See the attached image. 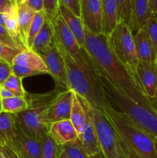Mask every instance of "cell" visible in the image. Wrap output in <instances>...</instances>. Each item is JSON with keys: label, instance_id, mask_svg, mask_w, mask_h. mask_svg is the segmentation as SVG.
<instances>
[{"label": "cell", "instance_id": "ba28073f", "mask_svg": "<svg viewBox=\"0 0 157 158\" xmlns=\"http://www.w3.org/2000/svg\"><path fill=\"white\" fill-rule=\"evenodd\" d=\"M51 21L54 30L53 42L55 45L67 52L77 63L81 65L86 64V56L84 48L80 47L61 14L58 12Z\"/></svg>", "mask_w": 157, "mask_h": 158}, {"label": "cell", "instance_id": "f546056e", "mask_svg": "<svg viewBox=\"0 0 157 158\" xmlns=\"http://www.w3.org/2000/svg\"><path fill=\"white\" fill-rule=\"evenodd\" d=\"M42 158H58L61 151L60 146L56 144L49 134L42 138Z\"/></svg>", "mask_w": 157, "mask_h": 158}, {"label": "cell", "instance_id": "4fadbf2b", "mask_svg": "<svg viewBox=\"0 0 157 158\" xmlns=\"http://www.w3.org/2000/svg\"><path fill=\"white\" fill-rule=\"evenodd\" d=\"M72 93V89H66L59 93L48 110L47 120L49 124L70 119Z\"/></svg>", "mask_w": 157, "mask_h": 158}, {"label": "cell", "instance_id": "8d00e7d4", "mask_svg": "<svg viewBox=\"0 0 157 158\" xmlns=\"http://www.w3.org/2000/svg\"><path fill=\"white\" fill-rule=\"evenodd\" d=\"M58 3L81 18V0H58Z\"/></svg>", "mask_w": 157, "mask_h": 158}, {"label": "cell", "instance_id": "9c48e42d", "mask_svg": "<svg viewBox=\"0 0 157 158\" xmlns=\"http://www.w3.org/2000/svg\"><path fill=\"white\" fill-rule=\"evenodd\" d=\"M39 54L46 65L49 74L55 80L57 86L70 89L66 75V63L62 54L54 42L45 51Z\"/></svg>", "mask_w": 157, "mask_h": 158}, {"label": "cell", "instance_id": "3957f363", "mask_svg": "<svg viewBox=\"0 0 157 158\" xmlns=\"http://www.w3.org/2000/svg\"><path fill=\"white\" fill-rule=\"evenodd\" d=\"M66 63V75L69 89L84 99L92 108L104 114L109 106L107 100L86 52V63L81 65L77 63L66 52L58 46Z\"/></svg>", "mask_w": 157, "mask_h": 158}, {"label": "cell", "instance_id": "484cf974", "mask_svg": "<svg viewBox=\"0 0 157 158\" xmlns=\"http://www.w3.org/2000/svg\"><path fill=\"white\" fill-rule=\"evenodd\" d=\"M2 112L15 114L26 110L28 106L26 97H12L10 98L2 99Z\"/></svg>", "mask_w": 157, "mask_h": 158}, {"label": "cell", "instance_id": "f1b7e54d", "mask_svg": "<svg viewBox=\"0 0 157 158\" xmlns=\"http://www.w3.org/2000/svg\"><path fill=\"white\" fill-rule=\"evenodd\" d=\"M118 12V22L130 26L132 15V0H115Z\"/></svg>", "mask_w": 157, "mask_h": 158}, {"label": "cell", "instance_id": "5b68a950", "mask_svg": "<svg viewBox=\"0 0 157 158\" xmlns=\"http://www.w3.org/2000/svg\"><path fill=\"white\" fill-rule=\"evenodd\" d=\"M60 92L58 86L45 94L26 92L25 97L28 103L27 108L14 114L20 131L29 137L42 140L48 134L50 127L47 120L48 110Z\"/></svg>", "mask_w": 157, "mask_h": 158}, {"label": "cell", "instance_id": "60d3db41", "mask_svg": "<svg viewBox=\"0 0 157 158\" xmlns=\"http://www.w3.org/2000/svg\"><path fill=\"white\" fill-rule=\"evenodd\" d=\"M15 4H16L15 0H0V12H8Z\"/></svg>", "mask_w": 157, "mask_h": 158}, {"label": "cell", "instance_id": "4316f807", "mask_svg": "<svg viewBox=\"0 0 157 158\" xmlns=\"http://www.w3.org/2000/svg\"><path fill=\"white\" fill-rule=\"evenodd\" d=\"M46 19V15L44 11L35 12L34 15L33 19H32V23H31L30 28L29 30V34H28L27 38V48L31 49L34 40L38 35L39 31L42 28L43 24L45 23V20Z\"/></svg>", "mask_w": 157, "mask_h": 158}, {"label": "cell", "instance_id": "d590c367", "mask_svg": "<svg viewBox=\"0 0 157 158\" xmlns=\"http://www.w3.org/2000/svg\"><path fill=\"white\" fill-rule=\"evenodd\" d=\"M21 51L15 50L0 43V61H4L12 65L15 56Z\"/></svg>", "mask_w": 157, "mask_h": 158}, {"label": "cell", "instance_id": "836d02e7", "mask_svg": "<svg viewBox=\"0 0 157 158\" xmlns=\"http://www.w3.org/2000/svg\"><path fill=\"white\" fill-rule=\"evenodd\" d=\"M43 11L46 16L52 20L59 12L58 0H43Z\"/></svg>", "mask_w": 157, "mask_h": 158}, {"label": "cell", "instance_id": "f35d334b", "mask_svg": "<svg viewBox=\"0 0 157 158\" xmlns=\"http://www.w3.org/2000/svg\"><path fill=\"white\" fill-rule=\"evenodd\" d=\"M0 153L4 158H22L13 148L8 144L0 145Z\"/></svg>", "mask_w": 157, "mask_h": 158}, {"label": "cell", "instance_id": "8992f818", "mask_svg": "<svg viewBox=\"0 0 157 158\" xmlns=\"http://www.w3.org/2000/svg\"><path fill=\"white\" fill-rule=\"evenodd\" d=\"M107 40L112 52L126 68L129 75L137 84L135 73L139 59L130 28L125 23H118L113 31L107 36Z\"/></svg>", "mask_w": 157, "mask_h": 158}, {"label": "cell", "instance_id": "7c38bea8", "mask_svg": "<svg viewBox=\"0 0 157 158\" xmlns=\"http://www.w3.org/2000/svg\"><path fill=\"white\" fill-rule=\"evenodd\" d=\"M9 146L22 158H42V140L26 135L18 127L16 138Z\"/></svg>", "mask_w": 157, "mask_h": 158}, {"label": "cell", "instance_id": "f907efd6", "mask_svg": "<svg viewBox=\"0 0 157 158\" xmlns=\"http://www.w3.org/2000/svg\"><path fill=\"white\" fill-rule=\"evenodd\" d=\"M124 158H133V157H131V156H129V154H126V153H124Z\"/></svg>", "mask_w": 157, "mask_h": 158}, {"label": "cell", "instance_id": "ffe728a7", "mask_svg": "<svg viewBox=\"0 0 157 158\" xmlns=\"http://www.w3.org/2000/svg\"><path fill=\"white\" fill-rule=\"evenodd\" d=\"M102 33L108 36L118 24L115 0H102Z\"/></svg>", "mask_w": 157, "mask_h": 158}, {"label": "cell", "instance_id": "83f0119b", "mask_svg": "<svg viewBox=\"0 0 157 158\" xmlns=\"http://www.w3.org/2000/svg\"><path fill=\"white\" fill-rule=\"evenodd\" d=\"M2 85L9 89L13 94L14 97H25L26 96V91L23 88L22 79L15 76L12 73Z\"/></svg>", "mask_w": 157, "mask_h": 158}, {"label": "cell", "instance_id": "52a82bcc", "mask_svg": "<svg viewBox=\"0 0 157 158\" xmlns=\"http://www.w3.org/2000/svg\"><path fill=\"white\" fill-rule=\"evenodd\" d=\"M90 112L101 151L105 158H124L119 139L105 114L91 106Z\"/></svg>", "mask_w": 157, "mask_h": 158}, {"label": "cell", "instance_id": "7402d4cb", "mask_svg": "<svg viewBox=\"0 0 157 158\" xmlns=\"http://www.w3.org/2000/svg\"><path fill=\"white\" fill-rule=\"evenodd\" d=\"M18 134L15 117L14 114L8 113L0 114V145L11 144Z\"/></svg>", "mask_w": 157, "mask_h": 158}, {"label": "cell", "instance_id": "d4e9b609", "mask_svg": "<svg viewBox=\"0 0 157 158\" xmlns=\"http://www.w3.org/2000/svg\"><path fill=\"white\" fill-rule=\"evenodd\" d=\"M17 8H18V26H19L20 35H21L23 44L27 48L28 34H29V28H30L32 19H33L35 12L31 9H29L23 2L17 5Z\"/></svg>", "mask_w": 157, "mask_h": 158}, {"label": "cell", "instance_id": "4dcf8cb0", "mask_svg": "<svg viewBox=\"0 0 157 158\" xmlns=\"http://www.w3.org/2000/svg\"><path fill=\"white\" fill-rule=\"evenodd\" d=\"M60 148L70 158H105L102 151L99 154L93 156L87 155L79 143H69V144L60 146Z\"/></svg>", "mask_w": 157, "mask_h": 158}, {"label": "cell", "instance_id": "f6af8a7d", "mask_svg": "<svg viewBox=\"0 0 157 158\" xmlns=\"http://www.w3.org/2000/svg\"><path fill=\"white\" fill-rule=\"evenodd\" d=\"M58 158H70V157H69V156L66 154V153L65 152V151H63V150L61 148V151H60L59 154H58Z\"/></svg>", "mask_w": 157, "mask_h": 158}, {"label": "cell", "instance_id": "681fc988", "mask_svg": "<svg viewBox=\"0 0 157 158\" xmlns=\"http://www.w3.org/2000/svg\"><path fill=\"white\" fill-rule=\"evenodd\" d=\"M24 1H25V0H15V3H16L17 5L20 4V3H22V2H23Z\"/></svg>", "mask_w": 157, "mask_h": 158}, {"label": "cell", "instance_id": "ab89813d", "mask_svg": "<svg viewBox=\"0 0 157 158\" xmlns=\"http://www.w3.org/2000/svg\"><path fill=\"white\" fill-rule=\"evenodd\" d=\"M23 3L35 12L43 11V0H25Z\"/></svg>", "mask_w": 157, "mask_h": 158}, {"label": "cell", "instance_id": "277c9868", "mask_svg": "<svg viewBox=\"0 0 157 158\" xmlns=\"http://www.w3.org/2000/svg\"><path fill=\"white\" fill-rule=\"evenodd\" d=\"M93 69L109 106L124 113L137 126L157 137V114L152 106L139 104L121 92L103 74Z\"/></svg>", "mask_w": 157, "mask_h": 158}, {"label": "cell", "instance_id": "44dd1931", "mask_svg": "<svg viewBox=\"0 0 157 158\" xmlns=\"http://www.w3.org/2000/svg\"><path fill=\"white\" fill-rule=\"evenodd\" d=\"M59 13L61 14L69 29L76 39L80 47L84 48L86 35H85V26L82 19L76 16L71 11L62 6H59Z\"/></svg>", "mask_w": 157, "mask_h": 158}, {"label": "cell", "instance_id": "ac0fdd59", "mask_svg": "<svg viewBox=\"0 0 157 158\" xmlns=\"http://www.w3.org/2000/svg\"><path fill=\"white\" fill-rule=\"evenodd\" d=\"M89 106L90 105L84 99L79 97L75 92L72 93V106L69 120L74 125L78 134L81 132L83 127L86 124L89 115Z\"/></svg>", "mask_w": 157, "mask_h": 158}, {"label": "cell", "instance_id": "7a4b0ae2", "mask_svg": "<svg viewBox=\"0 0 157 158\" xmlns=\"http://www.w3.org/2000/svg\"><path fill=\"white\" fill-rule=\"evenodd\" d=\"M104 114L119 139L123 152L133 158H157L154 136L137 126L124 113L109 105Z\"/></svg>", "mask_w": 157, "mask_h": 158}, {"label": "cell", "instance_id": "c3c4849f", "mask_svg": "<svg viewBox=\"0 0 157 158\" xmlns=\"http://www.w3.org/2000/svg\"><path fill=\"white\" fill-rule=\"evenodd\" d=\"M2 113V98L0 97V114Z\"/></svg>", "mask_w": 157, "mask_h": 158}, {"label": "cell", "instance_id": "d6986e66", "mask_svg": "<svg viewBox=\"0 0 157 158\" xmlns=\"http://www.w3.org/2000/svg\"><path fill=\"white\" fill-rule=\"evenodd\" d=\"M12 65L25 66L41 71L43 74H49L46 65L41 56L32 49H26L18 52L12 61Z\"/></svg>", "mask_w": 157, "mask_h": 158}, {"label": "cell", "instance_id": "e575fe53", "mask_svg": "<svg viewBox=\"0 0 157 158\" xmlns=\"http://www.w3.org/2000/svg\"><path fill=\"white\" fill-rule=\"evenodd\" d=\"M12 73H14L15 76L21 79L27 77H31V76L43 74V73H42L39 70H37V69L18 66V65H12Z\"/></svg>", "mask_w": 157, "mask_h": 158}, {"label": "cell", "instance_id": "5bb4252c", "mask_svg": "<svg viewBox=\"0 0 157 158\" xmlns=\"http://www.w3.org/2000/svg\"><path fill=\"white\" fill-rule=\"evenodd\" d=\"M58 146L79 143L78 134L70 120H63L52 123L48 132Z\"/></svg>", "mask_w": 157, "mask_h": 158}, {"label": "cell", "instance_id": "bcb514c9", "mask_svg": "<svg viewBox=\"0 0 157 158\" xmlns=\"http://www.w3.org/2000/svg\"><path fill=\"white\" fill-rule=\"evenodd\" d=\"M0 25L5 26V20H4V13L0 12Z\"/></svg>", "mask_w": 157, "mask_h": 158}, {"label": "cell", "instance_id": "8fae6325", "mask_svg": "<svg viewBox=\"0 0 157 158\" xmlns=\"http://www.w3.org/2000/svg\"><path fill=\"white\" fill-rule=\"evenodd\" d=\"M102 0H81V19L92 33H102Z\"/></svg>", "mask_w": 157, "mask_h": 158}, {"label": "cell", "instance_id": "f5cc1de1", "mask_svg": "<svg viewBox=\"0 0 157 158\" xmlns=\"http://www.w3.org/2000/svg\"><path fill=\"white\" fill-rule=\"evenodd\" d=\"M0 86H2V84H1V83H0Z\"/></svg>", "mask_w": 157, "mask_h": 158}, {"label": "cell", "instance_id": "7bdbcfd3", "mask_svg": "<svg viewBox=\"0 0 157 158\" xmlns=\"http://www.w3.org/2000/svg\"><path fill=\"white\" fill-rule=\"evenodd\" d=\"M149 103H150V105H151V106H152V109H153L154 111H155V112L157 114V93H156V95H155V97H154V98L149 100Z\"/></svg>", "mask_w": 157, "mask_h": 158}, {"label": "cell", "instance_id": "e0dca14e", "mask_svg": "<svg viewBox=\"0 0 157 158\" xmlns=\"http://www.w3.org/2000/svg\"><path fill=\"white\" fill-rule=\"evenodd\" d=\"M152 15L149 0H132V15L129 28L132 35L146 27L147 21Z\"/></svg>", "mask_w": 157, "mask_h": 158}, {"label": "cell", "instance_id": "2e32d148", "mask_svg": "<svg viewBox=\"0 0 157 158\" xmlns=\"http://www.w3.org/2000/svg\"><path fill=\"white\" fill-rule=\"evenodd\" d=\"M78 138L79 145L87 155L93 156L101 152L99 142L91 116L90 106L87 120L82 131L78 134Z\"/></svg>", "mask_w": 157, "mask_h": 158}, {"label": "cell", "instance_id": "816d5d0a", "mask_svg": "<svg viewBox=\"0 0 157 158\" xmlns=\"http://www.w3.org/2000/svg\"><path fill=\"white\" fill-rule=\"evenodd\" d=\"M0 158H4V157H3L2 154L1 153H0Z\"/></svg>", "mask_w": 157, "mask_h": 158}, {"label": "cell", "instance_id": "cb8c5ba5", "mask_svg": "<svg viewBox=\"0 0 157 158\" xmlns=\"http://www.w3.org/2000/svg\"><path fill=\"white\" fill-rule=\"evenodd\" d=\"M5 27L9 32L15 43L24 50L27 49L22 41L21 35L19 32V26H18V8L17 4H15L8 12L4 13Z\"/></svg>", "mask_w": 157, "mask_h": 158}, {"label": "cell", "instance_id": "6da1fadb", "mask_svg": "<svg viewBox=\"0 0 157 158\" xmlns=\"http://www.w3.org/2000/svg\"><path fill=\"white\" fill-rule=\"evenodd\" d=\"M85 46L92 67L107 77L125 95L143 106H151L126 68L111 50L104 34H95L85 27Z\"/></svg>", "mask_w": 157, "mask_h": 158}, {"label": "cell", "instance_id": "ee69618b", "mask_svg": "<svg viewBox=\"0 0 157 158\" xmlns=\"http://www.w3.org/2000/svg\"><path fill=\"white\" fill-rule=\"evenodd\" d=\"M152 13L157 15V0H149Z\"/></svg>", "mask_w": 157, "mask_h": 158}, {"label": "cell", "instance_id": "1f68e13d", "mask_svg": "<svg viewBox=\"0 0 157 158\" xmlns=\"http://www.w3.org/2000/svg\"><path fill=\"white\" fill-rule=\"evenodd\" d=\"M146 29L149 33L157 54V15L152 13L146 23Z\"/></svg>", "mask_w": 157, "mask_h": 158}, {"label": "cell", "instance_id": "b9f144b4", "mask_svg": "<svg viewBox=\"0 0 157 158\" xmlns=\"http://www.w3.org/2000/svg\"><path fill=\"white\" fill-rule=\"evenodd\" d=\"M14 97L13 94L9 90V89H6V87L2 85L0 86V97L2 99H6V98H10V97Z\"/></svg>", "mask_w": 157, "mask_h": 158}, {"label": "cell", "instance_id": "603a6c76", "mask_svg": "<svg viewBox=\"0 0 157 158\" xmlns=\"http://www.w3.org/2000/svg\"><path fill=\"white\" fill-rule=\"evenodd\" d=\"M53 35L54 30L52 21L46 16L42 28L34 40L31 49L37 53L45 51L53 42Z\"/></svg>", "mask_w": 157, "mask_h": 158}, {"label": "cell", "instance_id": "74e56055", "mask_svg": "<svg viewBox=\"0 0 157 158\" xmlns=\"http://www.w3.org/2000/svg\"><path fill=\"white\" fill-rule=\"evenodd\" d=\"M12 73V64L4 61H0V83L2 84Z\"/></svg>", "mask_w": 157, "mask_h": 158}, {"label": "cell", "instance_id": "9a60e30c", "mask_svg": "<svg viewBox=\"0 0 157 158\" xmlns=\"http://www.w3.org/2000/svg\"><path fill=\"white\" fill-rule=\"evenodd\" d=\"M133 38L139 61L145 64L156 63L157 54L146 27L135 32Z\"/></svg>", "mask_w": 157, "mask_h": 158}, {"label": "cell", "instance_id": "30bf717a", "mask_svg": "<svg viewBox=\"0 0 157 158\" xmlns=\"http://www.w3.org/2000/svg\"><path fill=\"white\" fill-rule=\"evenodd\" d=\"M135 80L145 97L149 100L154 98L157 93V63L145 64L139 61Z\"/></svg>", "mask_w": 157, "mask_h": 158}, {"label": "cell", "instance_id": "d6a6232c", "mask_svg": "<svg viewBox=\"0 0 157 158\" xmlns=\"http://www.w3.org/2000/svg\"><path fill=\"white\" fill-rule=\"evenodd\" d=\"M0 43L2 44L6 45V46H9V47L12 48V49H15L18 51H22L23 49L17 44L15 42V40L12 39L9 32L6 29L5 26H1L0 25Z\"/></svg>", "mask_w": 157, "mask_h": 158}, {"label": "cell", "instance_id": "7dc6e473", "mask_svg": "<svg viewBox=\"0 0 157 158\" xmlns=\"http://www.w3.org/2000/svg\"><path fill=\"white\" fill-rule=\"evenodd\" d=\"M154 145H155V150L157 154V137H155V140H154Z\"/></svg>", "mask_w": 157, "mask_h": 158}]
</instances>
